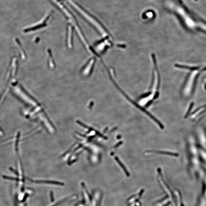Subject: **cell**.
<instances>
[{
    "label": "cell",
    "instance_id": "1",
    "mask_svg": "<svg viewBox=\"0 0 206 206\" xmlns=\"http://www.w3.org/2000/svg\"><path fill=\"white\" fill-rule=\"evenodd\" d=\"M149 152L163 154V155H168L172 156L178 157L179 156V154L178 153H175L168 152L160 151H149Z\"/></svg>",
    "mask_w": 206,
    "mask_h": 206
},
{
    "label": "cell",
    "instance_id": "2",
    "mask_svg": "<svg viewBox=\"0 0 206 206\" xmlns=\"http://www.w3.org/2000/svg\"><path fill=\"white\" fill-rule=\"evenodd\" d=\"M115 160H116V161L117 162V163H118V164L120 165L121 167L122 168V169H123V171L124 172V173H125V174H126V176H128V177H129L130 175L129 173V172H128V170H127V169H126V168L125 167V166L124 165V164H123V163H122V162L120 161V160H119V159L118 157H115Z\"/></svg>",
    "mask_w": 206,
    "mask_h": 206
},
{
    "label": "cell",
    "instance_id": "3",
    "mask_svg": "<svg viewBox=\"0 0 206 206\" xmlns=\"http://www.w3.org/2000/svg\"><path fill=\"white\" fill-rule=\"evenodd\" d=\"M176 66L177 67L180 68L187 69H190V70H196V69H197L199 68V67H187V66H183V65H177Z\"/></svg>",
    "mask_w": 206,
    "mask_h": 206
},
{
    "label": "cell",
    "instance_id": "4",
    "mask_svg": "<svg viewBox=\"0 0 206 206\" xmlns=\"http://www.w3.org/2000/svg\"><path fill=\"white\" fill-rule=\"evenodd\" d=\"M193 103H192V104H191L189 108V110H188L187 113H186V114H185V118H187V117H188V116H189V113L190 112V111L191 110L192 108V107H193Z\"/></svg>",
    "mask_w": 206,
    "mask_h": 206
},
{
    "label": "cell",
    "instance_id": "5",
    "mask_svg": "<svg viewBox=\"0 0 206 206\" xmlns=\"http://www.w3.org/2000/svg\"><path fill=\"white\" fill-rule=\"evenodd\" d=\"M152 103V100H150V101H149L148 102H147V104H146L145 105L146 107H149V106H150V105Z\"/></svg>",
    "mask_w": 206,
    "mask_h": 206
},
{
    "label": "cell",
    "instance_id": "6",
    "mask_svg": "<svg viewBox=\"0 0 206 206\" xmlns=\"http://www.w3.org/2000/svg\"><path fill=\"white\" fill-rule=\"evenodd\" d=\"M122 144H123V142L120 141V142H118V143L115 146V148H117V147H118L119 146H120V145Z\"/></svg>",
    "mask_w": 206,
    "mask_h": 206
},
{
    "label": "cell",
    "instance_id": "7",
    "mask_svg": "<svg viewBox=\"0 0 206 206\" xmlns=\"http://www.w3.org/2000/svg\"><path fill=\"white\" fill-rule=\"evenodd\" d=\"M121 136H120V135H118L117 137L118 139H120V138H121Z\"/></svg>",
    "mask_w": 206,
    "mask_h": 206
}]
</instances>
